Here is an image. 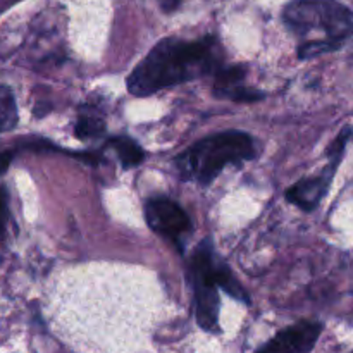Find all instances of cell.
<instances>
[{"mask_svg": "<svg viewBox=\"0 0 353 353\" xmlns=\"http://www.w3.org/2000/svg\"><path fill=\"white\" fill-rule=\"evenodd\" d=\"M223 50L214 37L199 41L162 40L148 52L128 78V90L137 97L154 95L179 83L214 74L223 69Z\"/></svg>", "mask_w": 353, "mask_h": 353, "instance_id": "1", "label": "cell"}, {"mask_svg": "<svg viewBox=\"0 0 353 353\" xmlns=\"http://www.w3.org/2000/svg\"><path fill=\"white\" fill-rule=\"evenodd\" d=\"M286 26L299 37L316 34L299 47V59L317 57L338 50L353 37V10L334 0H293L283 12Z\"/></svg>", "mask_w": 353, "mask_h": 353, "instance_id": "2", "label": "cell"}, {"mask_svg": "<svg viewBox=\"0 0 353 353\" xmlns=\"http://www.w3.org/2000/svg\"><path fill=\"white\" fill-rule=\"evenodd\" d=\"M257 155L255 141L243 131H223L210 134L174 159L181 179L209 185L230 164H240Z\"/></svg>", "mask_w": 353, "mask_h": 353, "instance_id": "3", "label": "cell"}, {"mask_svg": "<svg viewBox=\"0 0 353 353\" xmlns=\"http://www.w3.org/2000/svg\"><path fill=\"white\" fill-rule=\"evenodd\" d=\"M217 268L219 261L214 255L212 241L210 238L200 241L190 261V278L193 285V309L195 319L202 330H217L219 321V279H217Z\"/></svg>", "mask_w": 353, "mask_h": 353, "instance_id": "4", "label": "cell"}, {"mask_svg": "<svg viewBox=\"0 0 353 353\" xmlns=\"http://www.w3.org/2000/svg\"><path fill=\"white\" fill-rule=\"evenodd\" d=\"M353 137V128L345 126L343 130L338 133V137L334 138L333 143L327 148V157H330V164L326 165L323 172H321L317 178H305L300 179L299 183L288 188L286 192V199L292 203H295L296 207H300L302 210H310L317 209V205L321 203V200L326 196L327 190H330L331 183H333L334 174H336L338 168H340V162L345 155V148H347L348 141Z\"/></svg>", "mask_w": 353, "mask_h": 353, "instance_id": "5", "label": "cell"}, {"mask_svg": "<svg viewBox=\"0 0 353 353\" xmlns=\"http://www.w3.org/2000/svg\"><path fill=\"white\" fill-rule=\"evenodd\" d=\"M145 219L161 236L181 248V238L192 230L188 214L168 196H154L145 203Z\"/></svg>", "mask_w": 353, "mask_h": 353, "instance_id": "6", "label": "cell"}, {"mask_svg": "<svg viewBox=\"0 0 353 353\" xmlns=\"http://www.w3.org/2000/svg\"><path fill=\"white\" fill-rule=\"evenodd\" d=\"M323 333V324L302 321L279 331L257 353H310Z\"/></svg>", "mask_w": 353, "mask_h": 353, "instance_id": "7", "label": "cell"}, {"mask_svg": "<svg viewBox=\"0 0 353 353\" xmlns=\"http://www.w3.org/2000/svg\"><path fill=\"white\" fill-rule=\"evenodd\" d=\"M107 147H110L116 152L117 159H119L121 165L124 169L137 168L145 159L143 148L137 141L131 140L130 137H112L107 141Z\"/></svg>", "mask_w": 353, "mask_h": 353, "instance_id": "8", "label": "cell"}, {"mask_svg": "<svg viewBox=\"0 0 353 353\" xmlns=\"http://www.w3.org/2000/svg\"><path fill=\"white\" fill-rule=\"evenodd\" d=\"M245 78V68L243 65H230V68H223L216 74V83H214V95L224 99L228 92H231L236 86L243 85Z\"/></svg>", "mask_w": 353, "mask_h": 353, "instance_id": "9", "label": "cell"}, {"mask_svg": "<svg viewBox=\"0 0 353 353\" xmlns=\"http://www.w3.org/2000/svg\"><path fill=\"white\" fill-rule=\"evenodd\" d=\"M17 124V107L9 86L0 85V131L14 130Z\"/></svg>", "mask_w": 353, "mask_h": 353, "instance_id": "10", "label": "cell"}, {"mask_svg": "<svg viewBox=\"0 0 353 353\" xmlns=\"http://www.w3.org/2000/svg\"><path fill=\"white\" fill-rule=\"evenodd\" d=\"M105 133V123L95 114H83L78 117L74 124V134L79 140H88V138H99Z\"/></svg>", "mask_w": 353, "mask_h": 353, "instance_id": "11", "label": "cell"}, {"mask_svg": "<svg viewBox=\"0 0 353 353\" xmlns=\"http://www.w3.org/2000/svg\"><path fill=\"white\" fill-rule=\"evenodd\" d=\"M9 219H10L9 192H7L6 186H0V241L6 238Z\"/></svg>", "mask_w": 353, "mask_h": 353, "instance_id": "12", "label": "cell"}, {"mask_svg": "<svg viewBox=\"0 0 353 353\" xmlns=\"http://www.w3.org/2000/svg\"><path fill=\"white\" fill-rule=\"evenodd\" d=\"M12 157H14V152H2V154H0V176L9 169L10 162H12Z\"/></svg>", "mask_w": 353, "mask_h": 353, "instance_id": "13", "label": "cell"}]
</instances>
